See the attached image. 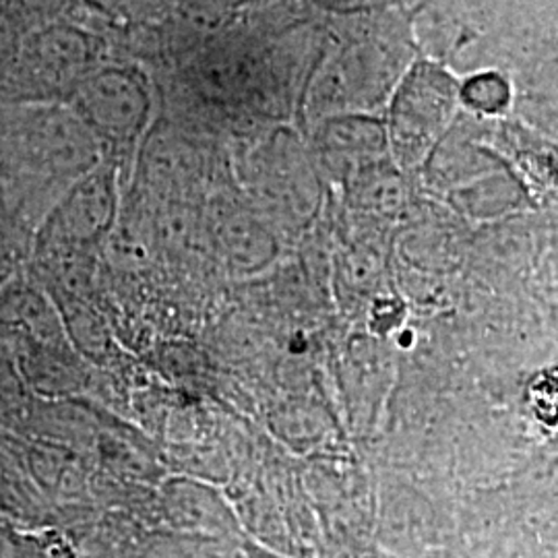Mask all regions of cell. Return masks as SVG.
I'll list each match as a JSON object with an SVG mask.
<instances>
[{
	"label": "cell",
	"instance_id": "obj_1",
	"mask_svg": "<svg viewBox=\"0 0 558 558\" xmlns=\"http://www.w3.org/2000/svg\"><path fill=\"white\" fill-rule=\"evenodd\" d=\"M101 161L100 143L69 104H0V211L9 226L48 220Z\"/></svg>",
	"mask_w": 558,
	"mask_h": 558
},
{
	"label": "cell",
	"instance_id": "obj_2",
	"mask_svg": "<svg viewBox=\"0 0 558 558\" xmlns=\"http://www.w3.org/2000/svg\"><path fill=\"white\" fill-rule=\"evenodd\" d=\"M117 59L112 38L77 20L29 32L9 73L0 80V104H69L83 81Z\"/></svg>",
	"mask_w": 558,
	"mask_h": 558
},
{
	"label": "cell",
	"instance_id": "obj_3",
	"mask_svg": "<svg viewBox=\"0 0 558 558\" xmlns=\"http://www.w3.org/2000/svg\"><path fill=\"white\" fill-rule=\"evenodd\" d=\"M69 106L100 143L104 160L119 166L149 119L151 98L145 75L131 60L104 62L81 83Z\"/></svg>",
	"mask_w": 558,
	"mask_h": 558
},
{
	"label": "cell",
	"instance_id": "obj_4",
	"mask_svg": "<svg viewBox=\"0 0 558 558\" xmlns=\"http://www.w3.org/2000/svg\"><path fill=\"white\" fill-rule=\"evenodd\" d=\"M29 32L59 21L73 20L83 0H2Z\"/></svg>",
	"mask_w": 558,
	"mask_h": 558
},
{
	"label": "cell",
	"instance_id": "obj_5",
	"mask_svg": "<svg viewBox=\"0 0 558 558\" xmlns=\"http://www.w3.org/2000/svg\"><path fill=\"white\" fill-rule=\"evenodd\" d=\"M25 36H27V29L11 13V9L0 0V80L15 64Z\"/></svg>",
	"mask_w": 558,
	"mask_h": 558
}]
</instances>
